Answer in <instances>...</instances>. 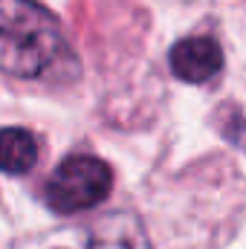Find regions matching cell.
Instances as JSON below:
<instances>
[{
  "label": "cell",
  "instance_id": "6da1fadb",
  "mask_svg": "<svg viewBox=\"0 0 246 249\" xmlns=\"http://www.w3.org/2000/svg\"><path fill=\"white\" fill-rule=\"evenodd\" d=\"M0 70L29 81H67L78 72L61 23L44 3L0 0Z\"/></svg>",
  "mask_w": 246,
  "mask_h": 249
},
{
  "label": "cell",
  "instance_id": "7a4b0ae2",
  "mask_svg": "<svg viewBox=\"0 0 246 249\" xmlns=\"http://www.w3.org/2000/svg\"><path fill=\"white\" fill-rule=\"evenodd\" d=\"M113 188V171L99 157H67L47 180V206L58 214L87 212L107 200Z\"/></svg>",
  "mask_w": 246,
  "mask_h": 249
},
{
  "label": "cell",
  "instance_id": "3957f363",
  "mask_svg": "<svg viewBox=\"0 0 246 249\" xmlns=\"http://www.w3.org/2000/svg\"><path fill=\"white\" fill-rule=\"evenodd\" d=\"M171 72L188 81V84H203L209 78H214L223 67V50L211 41V38H183L180 44L171 47Z\"/></svg>",
  "mask_w": 246,
  "mask_h": 249
},
{
  "label": "cell",
  "instance_id": "277c9868",
  "mask_svg": "<svg viewBox=\"0 0 246 249\" xmlns=\"http://www.w3.org/2000/svg\"><path fill=\"white\" fill-rule=\"evenodd\" d=\"M87 249H154L142 220L133 212H113L102 217L90 232Z\"/></svg>",
  "mask_w": 246,
  "mask_h": 249
},
{
  "label": "cell",
  "instance_id": "5b68a950",
  "mask_svg": "<svg viewBox=\"0 0 246 249\" xmlns=\"http://www.w3.org/2000/svg\"><path fill=\"white\" fill-rule=\"evenodd\" d=\"M38 160V139L26 127H0V171L26 174Z\"/></svg>",
  "mask_w": 246,
  "mask_h": 249
}]
</instances>
